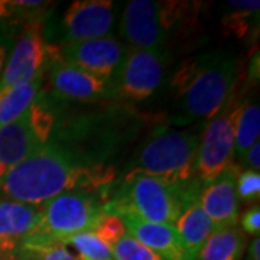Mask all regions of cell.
Segmentation results:
<instances>
[{"instance_id":"obj_2","label":"cell","mask_w":260,"mask_h":260,"mask_svg":"<svg viewBox=\"0 0 260 260\" xmlns=\"http://www.w3.org/2000/svg\"><path fill=\"white\" fill-rule=\"evenodd\" d=\"M239 64L230 51H213L186 59L172 78L175 110L169 123L200 124L213 119L232 99Z\"/></svg>"},{"instance_id":"obj_29","label":"cell","mask_w":260,"mask_h":260,"mask_svg":"<svg viewBox=\"0 0 260 260\" xmlns=\"http://www.w3.org/2000/svg\"><path fill=\"white\" fill-rule=\"evenodd\" d=\"M13 18H26L25 13L9 0H0V23Z\"/></svg>"},{"instance_id":"obj_7","label":"cell","mask_w":260,"mask_h":260,"mask_svg":"<svg viewBox=\"0 0 260 260\" xmlns=\"http://www.w3.org/2000/svg\"><path fill=\"white\" fill-rule=\"evenodd\" d=\"M55 124V113L39 93L26 112L0 127V179L30 153L45 146Z\"/></svg>"},{"instance_id":"obj_10","label":"cell","mask_w":260,"mask_h":260,"mask_svg":"<svg viewBox=\"0 0 260 260\" xmlns=\"http://www.w3.org/2000/svg\"><path fill=\"white\" fill-rule=\"evenodd\" d=\"M167 62V52L130 48L120 74L113 84L114 99L139 103L152 97L165 77Z\"/></svg>"},{"instance_id":"obj_17","label":"cell","mask_w":260,"mask_h":260,"mask_svg":"<svg viewBox=\"0 0 260 260\" xmlns=\"http://www.w3.org/2000/svg\"><path fill=\"white\" fill-rule=\"evenodd\" d=\"M247 236L240 225L215 229L205 240L194 260H243Z\"/></svg>"},{"instance_id":"obj_19","label":"cell","mask_w":260,"mask_h":260,"mask_svg":"<svg viewBox=\"0 0 260 260\" xmlns=\"http://www.w3.org/2000/svg\"><path fill=\"white\" fill-rule=\"evenodd\" d=\"M233 133H234V153H243L259 142L260 135V107L254 99H246L237 103L233 113Z\"/></svg>"},{"instance_id":"obj_22","label":"cell","mask_w":260,"mask_h":260,"mask_svg":"<svg viewBox=\"0 0 260 260\" xmlns=\"http://www.w3.org/2000/svg\"><path fill=\"white\" fill-rule=\"evenodd\" d=\"M62 244L73 247L81 260H113L112 249L103 242L95 232H83L71 236Z\"/></svg>"},{"instance_id":"obj_32","label":"cell","mask_w":260,"mask_h":260,"mask_svg":"<svg viewBox=\"0 0 260 260\" xmlns=\"http://www.w3.org/2000/svg\"><path fill=\"white\" fill-rule=\"evenodd\" d=\"M244 260H246V259H244Z\"/></svg>"},{"instance_id":"obj_31","label":"cell","mask_w":260,"mask_h":260,"mask_svg":"<svg viewBox=\"0 0 260 260\" xmlns=\"http://www.w3.org/2000/svg\"><path fill=\"white\" fill-rule=\"evenodd\" d=\"M249 253H247V257L246 260H260V239L259 236H256L253 240H251L250 246H249Z\"/></svg>"},{"instance_id":"obj_3","label":"cell","mask_w":260,"mask_h":260,"mask_svg":"<svg viewBox=\"0 0 260 260\" xmlns=\"http://www.w3.org/2000/svg\"><path fill=\"white\" fill-rule=\"evenodd\" d=\"M204 126L200 123L185 130L158 126L142 142L124 177L145 175L171 185L200 186L195 181V160Z\"/></svg>"},{"instance_id":"obj_25","label":"cell","mask_w":260,"mask_h":260,"mask_svg":"<svg viewBox=\"0 0 260 260\" xmlns=\"http://www.w3.org/2000/svg\"><path fill=\"white\" fill-rule=\"evenodd\" d=\"M236 192L239 203L243 204H259L260 175L250 169H243L236 181Z\"/></svg>"},{"instance_id":"obj_26","label":"cell","mask_w":260,"mask_h":260,"mask_svg":"<svg viewBox=\"0 0 260 260\" xmlns=\"http://www.w3.org/2000/svg\"><path fill=\"white\" fill-rule=\"evenodd\" d=\"M94 232L110 249L113 247V244H116L123 236L127 234V230L120 220V217L114 214H106Z\"/></svg>"},{"instance_id":"obj_1","label":"cell","mask_w":260,"mask_h":260,"mask_svg":"<svg viewBox=\"0 0 260 260\" xmlns=\"http://www.w3.org/2000/svg\"><path fill=\"white\" fill-rule=\"evenodd\" d=\"M114 178L113 167L83 165L48 142L0 179V191L8 200L39 207L68 191L109 189Z\"/></svg>"},{"instance_id":"obj_20","label":"cell","mask_w":260,"mask_h":260,"mask_svg":"<svg viewBox=\"0 0 260 260\" xmlns=\"http://www.w3.org/2000/svg\"><path fill=\"white\" fill-rule=\"evenodd\" d=\"M45 70L28 83L15 85L0 93V127L15 121L28 110L42 90Z\"/></svg>"},{"instance_id":"obj_13","label":"cell","mask_w":260,"mask_h":260,"mask_svg":"<svg viewBox=\"0 0 260 260\" xmlns=\"http://www.w3.org/2000/svg\"><path fill=\"white\" fill-rule=\"evenodd\" d=\"M47 59L48 42L38 20L20 35L9 52L0 75V93L34 80L45 70Z\"/></svg>"},{"instance_id":"obj_23","label":"cell","mask_w":260,"mask_h":260,"mask_svg":"<svg viewBox=\"0 0 260 260\" xmlns=\"http://www.w3.org/2000/svg\"><path fill=\"white\" fill-rule=\"evenodd\" d=\"M16 260H81L62 243H26Z\"/></svg>"},{"instance_id":"obj_5","label":"cell","mask_w":260,"mask_h":260,"mask_svg":"<svg viewBox=\"0 0 260 260\" xmlns=\"http://www.w3.org/2000/svg\"><path fill=\"white\" fill-rule=\"evenodd\" d=\"M198 8L195 2L132 0L121 15V37L133 49L165 52L172 34L195 22Z\"/></svg>"},{"instance_id":"obj_4","label":"cell","mask_w":260,"mask_h":260,"mask_svg":"<svg viewBox=\"0 0 260 260\" xmlns=\"http://www.w3.org/2000/svg\"><path fill=\"white\" fill-rule=\"evenodd\" d=\"M200 186H177L145 175L123 177L106 204V213H129L145 221L175 225L179 215L198 201Z\"/></svg>"},{"instance_id":"obj_6","label":"cell","mask_w":260,"mask_h":260,"mask_svg":"<svg viewBox=\"0 0 260 260\" xmlns=\"http://www.w3.org/2000/svg\"><path fill=\"white\" fill-rule=\"evenodd\" d=\"M109 191L75 189L39 205V224L28 243H64L71 236L94 232L106 215Z\"/></svg>"},{"instance_id":"obj_11","label":"cell","mask_w":260,"mask_h":260,"mask_svg":"<svg viewBox=\"0 0 260 260\" xmlns=\"http://www.w3.org/2000/svg\"><path fill=\"white\" fill-rule=\"evenodd\" d=\"M55 47L56 55L65 62L114 84L120 74L127 49L114 37H104L84 42Z\"/></svg>"},{"instance_id":"obj_14","label":"cell","mask_w":260,"mask_h":260,"mask_svg":"<svg viewBox=\"0 0 260 260\" xmlns=\"http://www.w3.org/2000/svg\"><path fill=\"white\" fill-rule=\"evenodd\" d=\"M38 224L39 207L0 201V260H16L20 249L34 237Z\"/></svg>"},{"instance_id":"obj_12","label":"cell","mask_w":260,"mask_h":260,"mask_svg":"<svg viewBox=\"0 0 260 260\" xmlns=\"http://www.w3.org/2000/svg\"><path fill=\"white\" fill-rule=\"evenodd\" d=\"M48 81L52 91L65 100L94 103L114 99L113 84L65 62L56 55L55 47L48 44Z\"/></svg>"},{"instance_id":"obj_15","label":"cell","mask_w":260,"mask_h":260,"mask_svg":"<svg viewBox=\"0 0 260 260\" xmlns=\"http://www.w3.org/2000/svg\"><path fill=\"white\" fill-rule=\"evenodd\" d=\"M243 168L230 164L210 185L203 188L198 204L213 221L215 229L237 225L240 220V203L236 192V181Z\"/></svg>"},{"instance_id":"obj_30","label":"cell","mask_w":260,"mask_h":260,"mask_svg":"<svg viewBox=\"0 0 260 260\" xmlns=\"http://www.w3.org/2000/svg\"><path fill=\"white\" fill-rule=\"evenodd\" d=\"M10 45H12L10 38L5 37L0 39V75L3 73V68H5V64H6L8 55H9Z\"/></svg>"},{"instance_id":"obj_24","label":"cell","mask_w":260,"mask_h":260,"mask_svg":"<svg viewBox=\"0 0 260 260\" xmlns=\"http://www.w3.org/2000/svg\"><path fill=\"white\" fill-rule=\"evenodd\" d=\"M112 254L113 260H164L155 251L132 237L129 233L113 244Z\"/></svg>"},{"instance_id":"obj_16","label":"cell","mask_w":260,"mask_h":260,"mask_svg":"<svg viewBox=\"0 0 260 260\" xmlns=\"http://www.w3.org/2000/svg\"><path fill=\"white\" fill-rule=\"evenodd\" d=\"M114 215L120 217L132 237L155 251L164 260H192L181 242L175 225L149 223L129 213Z\"/></svg>"},{"instance_id":"obj_27","label":"cell","mask_w":260,"mask_h":260,"mask_svg":"<svg viewBox=\"0 0 260 260\" xmlns=\"http://www.w3.org/2000/svg\"><path fill=\"white\" fill-rule=\"evenodd\" d=\"M240 229L246 234L251 236H259L260 232V207L259 204L251 205L249 210L243 213L242 220H240Z\"/></svg>"},{"instance_id":"obj_21","label":"cell","mask_w":260,"mask_h":260,"mask_svg":"<svg viewBox=\"0 0 260 260\" xmlns=\"http://www.w3.org/2000/svg\"><path fill=\"white\" fill-rule=\"evenodd\" d=\"M227 13L224 15L223 25L237 38H243L250 28L253 16H259L260 2L257 0H232L225 3Z\"/></svg>"},{"instance_id":"obj_9","label":"cell","mask_w":260,"mask_h":260,"mask_svg":"<svg viewBox=\"0 0 260 260\" xmlns=\"http://www.w3.org/2000/svg\"><path fill=\"white\" fill-rule=\"evenodd\" d=\"M114 3L110 0H75L52 30V45H67L109 37L114 22Z\"/></svg>"},{"instance_id":"obj_18","label":"cell","mask_w":260,"mask_h":260,"mask_svg":"<svg viewBox=\"0 0 260 260\" xmlns=\"http://www.w3.org/2000/svg\"><path fill=\"white\" fill-rule=\"evenodd\" d=\"M175 229L189 257L194 260L195 254L201 249V246L215 230V225L197 201L185 208L184 213L179 215L175 223Z\"/></svg>"},{"instance_id":"obj_8","label":"cell","mask_w":260,"mask_h":260,"mask_svg":"<svg viewBox=\"0 0 260 260\" xmlns=\"http://www.w3.org/2000/svg\"><path fill=\"white\" fill-rule=\"evenodd\" d=\"M236 104L237 97L233 94L229 103L210 119L203 129L195 160V181L201 188L214 182L233 162V113Z\"/></svg>"},{"instance_id":"obj_28","label":"cell","mask_w":260,"mask_h":260,"mask_svg":"<svg viewBox=\"0 0 260 260\" xmlns=\"http://www.w3.org/2000/svg\"><path fill=\"white\" fill-rule=\"evenodd\" d=\"M240 159V164L243 165V168L246 167L250 171H254V172H259L260 171V143L256 142L251 148H249L242 156H239ZM240 165V167H242Z\"/></svg>"}]
</instances>
